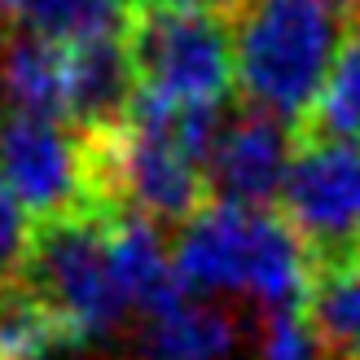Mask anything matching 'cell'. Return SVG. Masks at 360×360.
<instances>
[{
  "instance_id": "obj_1",
  "label": "cell",
  "mask_w": 360,
  "mask_h": 360,
  "mask_svg": "<svg viewBox=\"0 0 360 360\" xmlns=\"http://www.w3.org/2000/svg\"><path fill=\"white\" fill-rule=\"evenodd\" d=\"M233 18L238 101L299 132L338 49L360 27V0H242Z\"/></svg>"
},
{
  "instance_id": "obj_2",
  "label": "cell",
  "mask_w": 360,
  "mask_h": 360,
  "mask_svg": "<svg viewBox=\"0 0 360 360\" xmlns=\"http://www.w3.org/2000/svg\"><path fill=\"white\" fill-rule=\"evenodd\" d=\"M172 273L193 299H250L255 312H299L308 250L277 211L207 202L172 238Z\"/></svg>"
},
{
  "instance_id": "obj_3",
  "label": "cell",
  "mask_w": 360,
  "mask_h": 360,
  "mask_svg": "<svg viewBox=\"0 0 360 360\" xmlns=\"http://www.w3.org/2000/svg\"><path fill=\"white\" fill-rule=\"evenodd\" d=\"M110 215H62L35 224L27 264L18 273V285L84 347L123 343L132 330V308L110 255Z\"/></svg>"
},
{
  "instance_id": "obj_4",
  "label": "cell",
  "mask_w": 360,
  "mask_h": 360,
  "mask_svg": "<svg viewBox=\"0 0 360 360\" xmlns=\"http://www.w3.org/2000/svg\"><path fill=\"white\" fill-rule=\"evenodd\" d=\"M123 44L136 93L167 105H215L233 97V27L224 13L132 9Z\"/></svg>"
},
{
  "instance_id": "obj_5",
  "label": "cell",
  "mask_w": 360,
  "mask_h": 360,
  "mask_svg": "<svg viewBox=\"0 0 360 360\" xmlns=\"http://www.w3.org/2000/svg\"><path fill=\"white\" fill-rule=\"evenodd\" d=\"M0 180L35 224L62 215H110L97 185L93 141L62 119L0 110Z\"/></svg>"
},
{
  "instance_id": "obj_6",
  "label": "cell",
  "mask_w": 360,
  "mask_h": 360,
  "mask_svg": "<svg viewBox=\"0 0 360 360\" xmlns=\"http://www.w3.org/2000/svg\"><path fill=\"white\" fill-rule=\"evenodd\" d=\"M277 215L308 250V264L360 255V146L299 141L277 193Z\"/></svg>"
},
{
  "instance_id": "obj_7",
  "label": "cell",
  "mask_w": 360,
  "mask_h": 360,
  "mask_svg": "<svg viewBox=\"0 0 360 360\" xmlns=\"http://www.w3.org/2000/svg\"><path fill=\"white\" fill-rule=\"evenodd\" d=\"M299 132L250 105H233L220 141L207 158V198L242 211H277Z\"/></svg>"
},
{
  "instance_id": "obj_8",
  "label": "cell",
  "mask_w": 360,
  "mask_h": 360,
  "mask_svg": "<svg viewBox=\"0 0 360 360\" xmlns=\"http://www.w3.org/2000/svg\"><path fill=\"white\" fill-rule=\"evenodd\" d=\"M250 316L229 299H176L172 308L132 321L119 360H238Z\"/></svg>"
},
{
  "instance_id": "obj_9",
  "label": "cell",
  "mask_w": 360,
  "mask_h": 360,
  "mask_svg": "<svg viewBox=\"0 0 360 360\" xmlns=\"http://www.w3.org/2000/svg\"><path fill=\"white\" fill-rule=\"evenodd\" d=\"M132 101H136V75L123 31L66 49V123L79 136L105 141L123 132Z\"/></svg>"
},
{
  "instance_id": "obj_10",
  "label": "cell",
  "mask_w": 360,
  "mask_h": 360,
  "mask_svg": "<svg viewBox=\"0 0 360 360\" xmlns=\"http://www.w3.org/2000/svg\"><path fill=\"white\" fill-rule=\"evenodd\" d=\"M299 321L321 360H360V255L308 264Z\"/></svg>"
},
{
  "instance_id": "obj_11",
  "label": "cell",
  "mask_w": 360,
  "mask_h": 360,
  "mask_svg": "<svg viewBox=\"0 0 360 360\" xmlns=\"http://www.w3.org/2000/svg\"><path fill=\"white\" fill-rule=\"evenodd\" d=\"M0 110L66 123V49L9 31L0 40Z\"/></svg>"
},
{
  "instance_id": "obj_12",
  "label": "cell",
  "mask_w": 360,
  "mask_h": 360,
  "mask_svg": "<svg viewBox=\"0 0 360 360\" xmlns=\"http://www.w3.org/2000/svg\"><path fill=\"white\" fill-rule=\"evenodd\" d=\"M9 27L49 40L58 49H75L97 35H119L128 27V0H0Z\"/></svg>"
},
{
  "instance_id": "obj_13",
  "label": "cell",
  "mask_w": 360,
  "mask_h": 360,
  "mask_svg": "<svg viewBox=\"0 0 360 360\" xmlns=\"http://www.w3.org/2000/svg\"><path fill=\"white\" fill-rule=\"evenodd\" d=\"M299 141H352V146H360V27L338 49L330 75L299 128Z\"/></svg>"
},
{
  "instance_id": "obj_14",
  "label": "cell",
  "mask_w": 360,
  "mask_h": 360,
  "mask_svg": "<svg viewBox=\"0 0 360 360\" xmlns=\"http://www.w3.org/2000/svg\"><path fill=\"white\" fill-rule=\"evenodd\" d=\"M31 233H35V220L22 211L13 189L0 180V285L18 281V273L27 264V250H31Z\"/></svg>"
},
{
  "instance_id": "obj_15",
  "label": "cell",
  "mask_w": 360,
  "mask_h": 360,
  "mask_svg": "<svg viewBox=\"0 0 360 360\" xmlns=\"http://www.w3.org/2000/svg\"><path fill=\"white\" fill-rule=\"evenodd\" d=\"M259 360H321L312 334L303 330L299 312L259 316Z\"/></svg>"
},
{
  "instance_id": "obj_16",
  "label": "cell",
  "mask_w": 360,
  "mask_h": 360,
  "mask_svg": "<svg viewBox=\"0 0 360 360\" xmlns=\"http://www.w3.org/2000/svg\"><path fill=\"white\" fill-rule=\"evenodd\" d=\"M132 9H198V13H233L242 0H128Z\"/></svg>"
},
{
  "instance_id": "obj_17",
  "label": "cell",
  "mask_w": 360,
  "mask_h": 360,
  "mask_svg": "<svg viewBox=\"0 0 360 360\" xmlns=\"http://www.w3.org/2000/svg\"><path fill=\"white\" fill-rule=\"evenodd\" d=\"M53 360H97V356H88V347H70L62 356H53Z\"/></svg>"
}]
</instances>
